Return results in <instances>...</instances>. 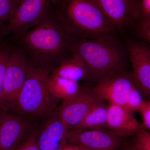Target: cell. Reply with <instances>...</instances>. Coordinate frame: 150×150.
<instances>
[{"label": "cell", "mask_w": 150, "mask_h": 150, "mask_svg": "<svg viewBox=\"0 0 150 150\" xmlns=\"http://www.w3.org/2000/svg\"><path fill=\"white\" fill-rule=\"evenodd\" d=\"M138 111L141 113L142 118V125L143 129L150 130V101L144 100Z\"/></svg>", "instance_id": "cb8c5ba5"}, {"label": "cell", "mask_w": 150, "mask_h": 150, "mask_svg": "<svg viewBox=\"0 0 150 150\" xmlns=\"http://www.w3.org/2000/svg\"><path fill=\"white\" fill-rule=\"evenodd\" d=\"M143 41L132 39L126 40L128 59L131 62V76L143 95H150V48Z\"/></svg>", "instance_id": "9c48e42d"}, {"label": "cell", "mask_w": 150, "mask_h": 150, "mask_svg": "<svg viewBox=\"0 0 150 150\" xmlns=\"http://www.w3.org/2000/svg\"><path fill=\"white\" fill-rule=\"evenodd\" d=\"M121 150H134L130 145V143H128Z\"/></svg>", "instance_id": "4316f807"}, {"label": "cell", "mask_w": 150, "mask_h": 150, "mask_svg": "<svg viewBox=\"0 0 150 150\" xmlns=\"http://www.w3.org/2000/svg\"><path fill=\"white\" fill-rule=\"evenodd\" d=\"M136 84L131 73L124 71L100 80L90 88L105 102L124 106L131 89Z\"/></svg>", "instance_id": "8fae6325"}, {"label": "cell", "mask_w": 150, "mask_h": 150, "mask_svg": "<svg viewBox=\"0 0 150 150\" xmlns=\"http://www.w3.org/2000/svg\"><path fill=\"white\" fill-rule=\"evenodd\" d=\"M106 128L125 138L133 137L143 129L132 112L123 106L112 104L108 105Z\"/></svg>", "instance_id": "5bb4252c"}, {"label": "cell", "mask_w": 150, "mask_h": 150, "mask_svg": "<svg viewBox=\"0 0 150 150\" xmlns=\"http://www.w3.org/2000/svg\"><path fill=\"white\" fill-rule=\"evenodd\" d=\"M135 26L138 37L142 41L150 44V19H139Z\"/></svg>", "instance_id": "7402d4cb"}, {"label": "cell", "mask_w": 150, "mask_h": 150, "mask_svg": "<svg viewBox=\"0 0 150 150\" xmlns=\"http://www.w3.org/2000/svg\"><path fill=\"white\" fill-rule=\"evenodd\" d=\"M2 24L3 23H0V43H1L2 40H3V37H4L1 34V28Z\"/></svg>", "instance_id": "83f0119b"}, {"label": "cell", "mask_w": 150, "mask_h": 150, "mask_svg": "<svg viewBox=\"0 0 150 150\" xmlns=\"http://www.w3.org/2000/svg\"><path fill=\"white\" fill-rule=\"evenodd\" d=\"M117 32L125 33L135 26L139 17L140 0H97Z\"/></svg>", "instance_id": "30bf717a"}, {"label": "cell", "mask_w": 150, "mask_h": 150, "mask_svg": "<svg viewBox=\"0 0 150 150\" xmlns=\"http://www.w3.org/2000/svg\"><path fill=\"white\" fill-rule=\"evenodd\" d=\"M103 101L90 88H81L75 96L63 100L55 112L67 129L74 130L93 108Z\"/></svg>", "instance_id": "8992f818"}, {"label": "cell", "mask_w": 150, "mask_h": 150, "mask_svg": "<svg viewBox=\"0 0 150 150\" xmlns=\"http://www.w3.org/2000/svg\"><path fill=\"white\" fill-rule=\"evenodd\" d=\"M144 100L142 92L136 84L131 89L123 107L132 112L138 111Z\"/></svg>", "instance_id": "44dd1931"}, {"label": "cell", "mask_w": 150, "mask_h": 150, "mask_svg": "<svg viewBox=\"0 0 150 150\" xmlns=\"http://www.w3.org/2000/svg\"><path fill=\"white\" fill-rule=\"evenodd\" d=\"M51 74L78 83L90 81L88 71L83 62L75 55L62 62Z\"/></svg>", "instance_id": "9a60e30c"}, {"label": "cell", "mask_w": 150, "mask_h": 150, "mask_svg": "<svg viewBox=\"0 0 150 150\" xmlns=\"http://www.w3.org/2000/svg\"><path fill=\"white\" fill-rule=\"evenodd\" d=\"M53 5L55 18L74 37L92 39L116 37V30L97 0H60Z\"/></svg>", "instance_id": "7a4b0ae2"}, {"label": "cell", "mask_w": 150, "mask_h": 150, "mask_svg": "<svg viewBox=\"0 0 150 150\" xmlns=\"http://www.w3.org/2000/svg\"><path fill=\"white\" fill-rule=\"evenodd\" d=\"M126 138L105 128L69 130L67 143L79 145L86 150H121L128 143Z\"/></svg>", "instance_id": "ba28073f"}, {"label": "cell", "mask_w": 150, "mask_h": 150, "mask_svg": "<svg viewBox=\"0 0 150 150\" xmlns=\"http://www.w3.org/2000/svg\"><path fill=\"white\" fill-rule=\"evenodd\" d=\"M69 129L54 112L37 129V142L40 150H58L67 144Z\"/></svg>", "instance_id": "4fadbf2b"}, {"label": "cell", "mask_w": 150, "mask_h": 150, "mask_svg": "<svg viewBox=\"0 0 150 150\" xmlns=\"http://www.w3.org/2000/svg\"><path fill=\"white\" fill-rule=\"evenodd\" d=\"M50 73L28 64L26 79L9 111L25 119L46 118L54 111L55 99L49 92Z\"/></svg>", "instance_id": "277c9868"}, {"label": "cell", "mask_w": 150, "mask_h": 150, "mask_svg": "<svg viewBox=\"0 0 150 150\" xmlns=\"http://www.w3.org/2000/svg\"><path fill=\"white\" fill-rule=\"evenodd\" d=\"M58 150H86L84 148L82 147L79 145L75 144H65L62 147Z\"/></svg>", "instance_id": "484cf974"}, {"label": "cell", "mask_w": 150, "mask_h": 150, "mask_svg": "<svg viewBox=\"0 0 150 150\" xmlns=\"http://www.w3.org/2000/svg\"><path fill=\"white\" fill-rule=\"evenodd\" d=\"M11 47V44L3 40L0 43V109L5 111L7 110L4 101V82Z\"/></svg>", "instance_id": "ac0fdd59"}, {"label": "cell", "mask_w": 150, "mask_h": 150, "mask_svg": "<svg viewBox=\"0 0 150 150\" xmlns=\"http://www.w3.org/2000/svg\"><path fill=\"white\" fill-rule=\"evenodd\" d=\"M34 127L20 115L0 109V150H15Z\"/></svg>", "instance_id": "7c38bea8"}, {"label": "cell", "mask_w": 150, "mask_h": 150, "mask_svg": "<svg viewBox=\"0 0 150 150\" xmlns=\"http://www.w3.org/2000/svg\"><path fill=\"white\" fill-rule=\"evenodd\" d=\"M74 38L56 19L51 5L40 23L16 39L28 64L51 74L71 57Z\"/></svg>", "instance_id": "6da1fadb"}, {"label": "cell", "mask_w": 150, "mask_h": 150, "mask_svg": "<svg viewBox=\"0 0 150 150\" xmlns=\"http://www.w3.org/2000/svg\"><path fill=\"white\" fill-rule=\"evenodd\" d=\"M71 56L80 58L88 71L90 81L96 82L126 71V47L116 37L92 39L74 37Z\"/></svg>", "instance_id": "3957f363"}, {"label": "cell", "mask_w": 150, "mask_h": 150, "mask_svg": "<svg viewBox=\"0 0 150 150\" xmlns=\"http://www.w3.org/2000/svg\"><path fill=\"white\" fill-rule=\"evenodd\" d=\"M60 0H52V4L54 5L58 3Z\"/></svg>", "instance_id": "f1b7e54d"}, {"label": "cell", "mask_w": 150, "mask_h": 150, "mask_svg": "<svg viewBox=\"0 0 150 150\" xmlns=\"http://www.w3.org/2000/svg\"><path fill=\"white\" fill-rule=\"evenodd\" d=\"M108 105L103 101L93 108L84 118L79 125L73 131L106 128Z\"/></svg>", "instance_id": "e0dca14e"}, {"label": "cell", "mask_w": 150, "mask_h": 150, "mask_svg": "<svg viewBox=\"0 0 150 150\" xmlns=\"http://www.w3.org/2000/svg\"><path fill=\"white\" fill-rule=\"evenodd\" d=\"M139 19H150V0H140Z\"/></svg>", "instance_id": "d4e9b609"}, {"label": "cell", "mask_w": 150, "mask_h": 150, "mask_svg": "<svg viewBox=\"0 0 150 150\" xmlns=\"http://www.w3.org/2000/svg\"><path fill=\"white\" fill-rule=\"evenodd\" d=\"M28 63L24 50L18 44H12L4 86V101L7 111L24 84Z\"/></svg>", "instance_id": "52a82bcc"}, {"label": "cell", "mask_w": 150, "mask_h": 150, "mask_svg": "<svg viewBox=\"0 0 150 150\" xmlns=\"http://www.w3.org/2000/svg\"><path fill=\"white\" fill-rule=\"evenodd\" d=\"M47 86L49 92L53 97L63 100L75 96L81 88L79 83L51 73L48 77Z\"/></svg>", "instance_id": "2e32d148"}, {"label": "cell", "mask_w": 150, "mask_h": 150, "mask_svg": "<svg viewBox=\"0 0 150 150\" xmlns=\"http://www.w3.org/2000/svg\"><path fill=\"white\" fill-rule=\"evenodd\" d=\"M131 146L134 150H150V131L142 129L133 136Z\"/></svg>", "instance_id": "ffe728a7"}, {"label": "cell", "mask_w": 150, "mask_h": 150, "mask_svg": "<svg viewBox=\"0 0 150 150\" xmlns=\"http://www.w3.org/2000/svg\"><path fill=\"white\" fill-rule=\"evenodd\" d=\"M51 5L52 0H21L9 22L3 24L2 35L21 37L41 22Z\"/></svg>", "instance_id": "5b68a950"}, {"label": "cell", "mask_w": 150, "mask_h": 150, "mask_svg": "<svg viewBox=\"0 0 150 150\" xmlns=\"http://www.w3.org/2000/svg\"><path fill=\"white\" fill-rule=\"evenodd\" d=\"M21 0H0V23H8Z\"/></svg>", "instance_id": "d6986e66"}, {"label": "cell", "mask_w": 150, "mask_h": 150, "mask_svg": "<svg viewBox=\"0 0 150 150\" xmlns=\"http://www.w3.org/2000/svg\"><path fill=\"white\" fill-rule=\"evenodd\" d=\"M15 150H40L37 142V129L34 127L28 137Z\"/></svg>", "instance_id": "603a6c76"}]
</instances>
